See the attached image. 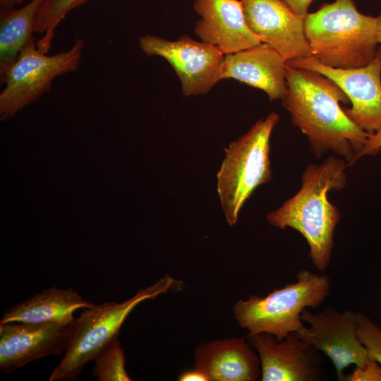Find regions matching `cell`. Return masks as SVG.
<instances>
[{"instance_id": "6da1fadb", "label": "cell", "mask_w": 381, "mask_h": 381, "mask_svg": "<svg viewBox=\"0 0 381 381\" xmlns=\"http://www.w3.org/2000/svg\"><path fill=\"white\" fill-rule=\"evenodd\" d=\"M286 90L282 99L292 123L306 135L310 152L320 159L327 153L344 159L348 167L366 143L369 133L356 124L339 102L350 101L333 80L286 63Z\"/></svg>"}, {"instance_id": "7a4b0ae2", "label": "cell", "mask_w": 381, "mask_h": 381, "mask_svg": "<svg viewBox=\"0 0 381 381\" xmlns=\"http://www.w3.org/2000/svg\"><path fill=\"white\" fill-rule=\"evenodd\" d=\"M347 167L344 159L334 155L321 164H308L298 192L266 215L270 226L282 230L289 227L302 235L313 266L321 272L330 264L334 231L341 219V213L329 200L328 193L344 189Z\"/></svg>"}, {"instance_id": "3957f363", "label": "cell", "mask_w": 381, "mask_h": 381, "mask_svg": "<svg viewBox=\"0 0 381 381\" xmlns=\"http://www.w3.org/2000/svg\"><path fill=\"white\" fill-rule=\"evenodd\" d=\"M377 17L359 12L353 0L324 3L304 17L312 56L332 68L367 66L377 53Z\"/></svg>"}, {"instance_id": "277c9868", "label": "cell", "mask_w": 381, "mask_h": 381, "mask_svg": "<svg viewBox=\"0 0 381 381\" xmlns=\"http://www.w3.org/2000/svg\"><path fill=\"white\" fill-rule=\"evenodd\" d=\"M332 281L325 274L300 270L296 280L281 288H274L265 296L250 295L240 299L233 306L239 326L248 332L273 335L278 341L296 332L303 339L309 334L301 314L306 308H315L329 296Z\"/></svg>"}, {"instance_id": "5b68a950", "label": "cell", "mask_w": 381, "mask_h": 381, "mask_svg": "<svg viewBox=\"0 0 381 381\" xmlns=\"http://www.w3.org/2000/svg\"><path fill=\"white\" fill-rule=\"evenodd\" d=\"M181 285V282L171 276L165 275L122 303L110 301L86 308L71 324L65 354L49 380H76L84 366L118 337L123 323L138 304L168 291H177Z\"/></svg>"}, {"instance_id": "8992f818", "label": "cell", "mask_w": 381, "mask_h": 381, "mask_svg": "<svg viewBox=\"0 0 381 381\" xmlns=\"http://www.w3.org/2000/svg\"><path fill=\"white\" fill-rule=\"evenodd\" d=\"M279 115L271 112L225 148L217 177V193L226 222L234 226L246 201L272 177L270 138Z\"/></svg>"}, {"instance_id": "52a82bcc", "label": "cell", "mask_w": 381, "mask_h": 381, "mask_svg": "<svg viewBox=\"0 0 381 381\" xmlns=\"http://www.w3.org/2000/svg\"><path fill=\"white\" fill-rule=\"evenodd\" d=\"M84 47V40L77 38L68 51L49 56L37 49L34 37L30 40L17 59L0 70L1 82L5 85L0 94L2 118L13 115L49 91L58 76L75 71L79 68Z\"/></svg>"}, {"instance_id": "ba28073f", "label": "cell", "mask_w": 381, "mask_h": 381, "mask_svg": "<svg viewBox=\"0 0 381 381\" xmlns=\"http://www.w3.org/2000/svg\"><path fill=\"white\" fill-rule=\"evenodd\" d=\"M139 47L148 56H158L169 62L178 76L183 95L207 94L222 78L224 54L216 47L196 41L186 35L171 41L145 35Z\"/></svg>"}, {"instance_id": "9c48e42d", "label": "cell", "mask_w": 381, "mask_h": 381, "mask_svg": "<svg viewBox=\"0 0 381 381\" xmlns=\"http://www.w3.org/2000/svg\"><path fill=\"white\" fill-rule=\"evenodd\" d=\"M286 63L319 73L333 80L351 103V108L344 109L346 114L363 130L373 133L381 127V49L373 61L359 68L329 67L313 56Z\"/></svg>"}, {"instance_id": "30bf717a", "label": "cell", "mask_w": 381, "mask_h": 381, "mask_svg": "<svg viewBox=\"0 0 381 381\" xmlns=\"http://www.w3.org/2000/svg\"><path fill=\"white\" fill-rule=\"evenodd\" d=\"M301 318L309 325L304 339L331 360L338 380L344 381V371L350 365L362 366L370 358L359 339L355 312L330 307L315 313L306 308Z\"/></svg>"}, {"instance_id": "8fae6325", "label": "cell", "mask_w": 381, "mask_h": 381, "mask_svg": "<svg viewBox=\"0 0 381 381\" xmlns=\"http://www.w3.org/2000/svg\"><path fill=\"white\" fill-rule=\"evenodd\" d=\"M249 30L286 61L312 56L304 31V17L282 0H241Z\"/></svg>"}, {"instance_id": "7c38bea8", "label": "cell", "mask_w": 381, "mask_h": 381, "mask_svg": "<svg viewBox=\"0 0 381 381\" xmlns=\"http://www.w3.org/2000/svg\"><path fill=\"white\" fill-rule=\"evenodd\" d=\"M260 360L262 381H316L322 377L318 350L296 332L278 341L273 335L247 336Z\"/></svg>"}, {"instance_id": "4fadbf2b", "label": "cell", "mask_w": 381, "mask_h": 381, "mask_svg": "<svg viewBox=\"0 0 381 381\" xmlns=\"http://www.w3.org/2000/svg\"><path fill=\"white\" fill-rule=\"evenodd\" d=\"M71 324L0 323V368L10 373L36 360L65 351Z\"/></svg>"}, {"instance_id": "5bb4252c", "label": "cell", "mask_w": 381, "mask_h": 381, "mask_svg": "<svg viewBox=\"0 0 381 381\" xmlns=\"http://www.w3.org/2000/svg\"><path fill=\"white\" fill-rule=\"evenodd\" d=\"M193 8L200 16L195 34L224 55L262 43L246 25L241 1L193 0Z\"/></svg>"}, {"instance_id": "9a60e30c", "label": "cell", "mask_w": 381, "mask_h": 381, "mask_svg": "<svg viewBox=\"0 0 381 381\" xmlns=\"http://www.w3.org/2000/svg\"><path fill=\"white\" fill-rule=\"evenodd\" d=\"M286 61L275 49L262 42L226 54L222 78H233L264 91L270 101L282 99L286 90Z\"/></svg>"}, {"instance_id": "2e32d148", "label": "cell", "mask_w": 381, "mask_h": 381, "mask_svg": "<svg viewBox=\"0 0 381 381\" xmlns=\"http://www.w3.org/2000/svg\"><path fill=\"white\" fill-rule=\"evenodd\" d=\"M243 338L203 343L195 350V368L209 381H255L261 376L260 360Z\"/></svg>"}, {"instance_id": "e0dca14e", "label": "cell", "mask_w": 381, "mask_h": 381, "mask_svg": "<svg viewBox=\"0 0 381 381\" xmlns=\"http://www.w3.org/2000/svg\"><path fill=\"white\" fill-rule=\"evenodd\" d=\"M95 306L72 288L52 286L8 308L0 323L54 322L70 325L75 320L73 313L77 309Z\"/></svg>"}, {"instance_id": "ac0fdd59", "label": "cell", "mask_w": 381, "mask_h": 381, "mask_svg": "<svg viewBox=\"0 0 381 381\" xmlns=\"http://www.w3.org/2000/svg\"><path fill=\"white\" fill-rule=\"evenodd\" d=\"M44 0H31L18 9L5 7L0 16V70L11 65L33 38L35 18Z\"/></svg>"}, {"instance_id": "d6986e66", "label": "cell", "mask_w": 381, "mask_h": 381, "mask_svg": "<svg viewBox=\"0 0 381 381\" xmlns=\"http://www.w3.org/2000/svg\"><path fill=\"white\" fill-rule=\"evenodd\" d=\"M83 0H44L39 8L34 32L44 35L37 43L40 51L47 54L51 47L54 30L67 13L83 4Z\"/></svg>"}, {"instance_id": "ffe728a7", "label": "cell", "mask_w": 381, "mask_h": 381, "mask_svg": "<svg viewBox=\"0 0 381 381\" xmlns=\"http://www.w3.org/2000/svg\"><path fill=\"white\" fill-rule=\"evenodd\" d=\"M92 375L98 381L132 380L126 370V356L118 339L104 347L94 358Z\"/></svg>"}, {"instance_id": "44dd1931", "label": "cell", "mask_w": 381, "mask_h": 381, "mask_svg": "<svg viewBox=\"0 0 381 381\" xmlns=\"http://www.w3.org/2000/svg\"><path fill=\"white\" fill-rule=\"evenodd\" d=\"M359 339L369 356L381 365V327L368 315L356 312Z\"/></svg>"}, {"instance_id": "7402d4cb", "label": "cell", "mask_w": 381, "mask_h": 381, "mask_svg": "<svg viewBox=\"0 0 381 381\" xmlns=\"http://www.w3.org/2000/svg\"><path fill=\"white\" fill-rule=\"evenodd\" d=\"M344 381H381V365L371 357L362 366H356Z\"/></svg>"}, {"instance_id": "603a6c76", "label": "cell", "mask_w": 381, "mask_h": 381, "mask_svg": "<svg viewBox=\"0 0 381 381\" xmlns=\"http://www.w3.org/2000/svg\"><path fill=\"white\" fill-rule=\"evenodd\" d=\"M381 151V127L373 133H369L366 143L357 154L355 163L365 155H377Z\"/></svg>"}, {"instance_id": "cb8c5ba5", "label": "cell", "mask_w": 381, "mask_h": 381, "mask_svg": "<svg viewBox=\"0 0 381 381\" xmlns=\"http://www.w3.org/2000/svg\"><path fill=\"white\" fill-rule=\"evenodd\" d=\"M296 14L305 16L313 0H282Z\"/></svg>"}, {"instance_id": "d4e9b609", "label": "cell", "mask_w": 381, "mask_h": 381, "mask_svg": "<svg viewBox=\"0 0 381 381\" xmlns=\"http://www.w3.org/2000/svg\"><path fill=\"white\" fill-rule=\"evenodd\" d=\"M178 380L179 381H209L207 375L196 368L182 372Z\"/></svg>"}, {"instance_id": "484cf974", "label": "cell", "mask_w": 381, "mask_h": 381, "mask_svg": "<svg viewBox=\"0 0 381 381\" xmlns=\"http://www.w3.org/2000/svg\"><path fill=\"white\" fill-rule=\"evenodd\" d=\"M25 0H0L1 4L4 7L12 6L16 4L22 3Z\"/></svg>"}, {"instance_id": "4316f807", "label": "cell", "mask_w": 381, "mask_h": 381, "mask_svg": "<svg viewBox=\"0 0 381 381\" xmlns=\"http://www.w3.org/2000/svg\"><path fill=\"white\" fill-rule=\"evenodd\" d=\"M378 18V25H377V39L378 44H381V12L380 15L377 16Z\"/></svg>"}, {"instance_id": "83f0119b", "label": "cell", "mask_w": 381, "mask_h": 381, "mask_svg": "<svg viewBox=\"0 0 381 381\" xmlns=\"http://www.w3.org/2000/svg\"><path fill=\"white\" fill-rule=\"evenodd\" d=\"M380 293H381V282H380ZM380 318H381V297H380Z\"/></svg>"}, {"instance_id": "f1b7e54d", "label": "cell", "mask_w": 381, "mask_h": 381, "mask_svg": "<svg viewBox=\"0 0 381 381\" xmlns=\"http://www.w3.org/2000/svg\"><path fill=\"white\" fill-rule=\"evenodd\" d=\"M87 1H89V0H83V4L87 2Z\"/></svg>"}]
</instances>
